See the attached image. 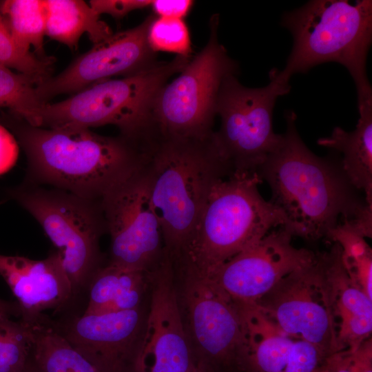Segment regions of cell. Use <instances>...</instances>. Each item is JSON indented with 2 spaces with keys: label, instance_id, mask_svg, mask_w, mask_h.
I'll use <instances>...</instances> for the list:
<instances>
[{
  "label": "cell",
  "instance_id": "obj_22",
  "mask_svg": "<svg viewBox=\"0 0 372 372\" xmlns=\"http://www.w3.org/2000/svg\"><path fill=\"white\" fill-rule=\"evenodd\" d=\"M46 315L30 324L31 354L43 372H101L78 352L50 324Z\"/></svg>",
  "mask_w": 372,
  "mask_h": 372
},
{
  "label": "cell",
  "instance_id": "obj_18",
  "mask_svg": "<svg viewBox=\"0 0 372 372\" xmlns=\"http://www.w3.org/2000/svg\"><path fill=\"white\" fill-rule=\"evenodd\" d=\"M236 304L247 344L245 372L318 371L325 358L316 347L285 332L255 304Z\"/></svg>",
  "mask_w": 372,
  "mask_h": 372
},
{
  "label": "cell",
  "instance_id": "obj_12",
  "mask_svg": "<svg viewBox=\"0 0 372 372\" xmlns=\"http://www.w3.org/2000/svg\"><path fill=\"white\" fill-rule=\"evenodd\" d=\"M254 304L285 332L313 344L325 359L337 352L328 286L317 256Z\"/></svg>",
  "mask_w": 372,
  "mask_h": 372
},
{
  "label": "cell",
  "instance_id": "obj_13",
  "mask_svg": "<svg viewBox=\"0 0 372 372\" xmlns=\"http://www.w3.org/2000/svg\"><path fill=\"white\" fill-rule=\"evenodd\" d=\"M176 280L167 254L149 273V311L133 372H204L187 334Z\"/></svg>",
  "mask_w": 372,
  "mask_h": 372
},
{
  "label": "cell",
  "instance_id": "obj_19",
  "mask_svg": "<svg viewBox=\"0 0 372 372\" xmlns=\"http://www.w3.org/2000/svg\"><path fill=\"white\" fill-rule=\"evenodd\" d=\"M316 256L328 286L337 352L355 349L371 337L372 299L350 278L342 265L341 249L337 242Z\"/></svg>",
  "mask_w": 372,
  "mask_h": 372
},
{
  "label": "cell",
  "instance_id": "obj_35",
  "mask_svg": "<svg viewBox=\"0 0 372 372\" xmlns=\"http://www.w3.org/2000/svg\"><path fill=\"white\" fill-rule=\"evenodd\" d=\"M0 316L21 318V311L17 302L3 300L0 298Z\"/></svg>",
  "mask_w": 372,
  "mask_h": 372
},
{
  "label": "cell",
  "instance_id": "obj_36",
  "mask_svg": "<svg viewBox=\"0 0 372 372\" xmlns=\"http://www.w3.org/2000/svg\"><path fill=\"white\" fill-rule=\"evenodd\" d=\"M23 372H43L30 354Z\"/></svg>",
  "mask_w": 372,
  "mask_h": 372
},
{
  "label": "cell",
  "instance_id": "obj_26",
  "mask_svg": "<svg viewBox=\"0 0 372 372\" xmlns=\"http://www.w3.org/2000/svg\"><path fill=\"white\" fill-rule=\"evenodd\" d=\"M43 81L0 65V107H7L12 115L25 119L42 105L36 98L35 87Z\"/></svg>",
  "mask_w": 372,
  "mask_h": 372
},
{
  "label": "cell",
  "instance_id": "obj_5",
  "mask_svg": "<svg viewBox=\"0 0 372 372\" xmlns=\"http://www.w3.org/2000/svg\"><path fill=\"white\" fill-rule=\"evenodd\" d=\"M261 182L255 174L231 175L216 184L175 269L207 276L271 229L285 225L283 214L260 195Z\"/></svg>",
  "mask_w": 372,
  "mask_h": 372
},
{
  "label": "cell",
  "instance_id": "obj_31",
  "mask_svg": "<svg viewBox=\"0 0 372 372\" xmlns=\"http://www.w3.org/2000/svg\"><path fill=\"white\" fill-rule=\"evenodd\" d=\"M151 3V0H91L88 3L99 15L121 19L133 10L150 6Z\"/></svg>",
  "mask_w": 372,
  "mask_h": 372
},
{
  "label": "cell",
  "instance_id": "obj_17",
  "mask_svg": "<svg viewBox=\"0 0 372 372\" xmlns=\"http://www.w3.org/2000/svg\"><path fill=\"white\" fill-rule=\"evenodd\" d=\"M0 275L17 299L19 319L28 324L41 320L45 311H63L72 302L71 283L57 251L42 260L0 254Z\"/></svg>",
  "mask_w": 372,
  "mask_h": 372
},
{
  "label": "cell",
  "instance_id": "obj_38",
  "mask_svg": "<svg viewBox=\"0 0 372 372\" xmlns=\"http://www.w3.org/2000/svg\"><path fill=\"white\" fill-rule=\"evenodd\" d=\"M205 372H209V371H205Z\"/></svg>",
  "mask_w": 372,
  "mask_h": 372
},
{
  "label": "cell",
  "instance_id": "obj_33",
  "mask_svg": "<svg viewBox=\"0 0 372 372\" xmlns=\"http://www.w3.org/2000/svg\"><path fill=\"white\" fill-rule=\"evenodd\" d=\"M193 4L190 0H154L150 6L158 17L183 19Z\"/></svg>",
  "mask_w": 372,
  "mask_h": 372
},
{
  "label": "cell",
  "instance_id": "obj_4",
  "mask_svg": "<svg viewBox=\"0 0 372 372\" xmlns=\"http://www.w3.org/2000/svg\"><path fill=\"white\" fill-rule=\"evenodd\" d=\"M280 23L293 38L285 68L276 69L281 81L289 83L293 74L335 62L352 76L358 99L372 96L366 70L372 43L371 0H311L284 13Z\"/></svg>",
  "mask_w": 372,
  "mask_h": 372
},
{
  "label": "cell",
  "instance_id": "obj_34",
  "mask_svg": "<svg viewBox=\"0 0 372 372\" xmlns=\"http://www.w3.org/2000/svg\"><path fill=\"white\" fill-rule=\"evenodd\" d=\"M350 229L364 238L372 236V205L367 203L352 218L343 220Z\"/></svg>",
  "mask_w": 372,
  "mask_h": 372
},
{
  "label": "cell",
  "instance_id": "obj_25",
  "mask_svg": "<svg viewBox=\"0 0 372 372\" xmlns=\"http://www.w3.org/2000/svg\"><path fill=\"white\" fill-rule=\"evenodd\" d=\"M30 324L0 316V372H23L31 354Z\"/></svg>",
  "mask_w": 372,
  "mask_h": 372
},
{
  "label": "cell",
  "instance_id": "obj_30",
  "mask_svg": "<svg viewBox=\"0 0 372 372\" xmlns=\"http://www.w3.org/2000/svg\"><path fill=\"white\" fill-rule=\"evenodd\" d=\"M323 366L328 372H372V339L355 349H347L327 357Z\"/></svg>",
  "mask_w": 372,
  "mask_h": 372
},
{
  "label": "cell",
  "instance_id": "obj_28",
  "mask_svg": "<svg viewBox=\"0 0 372 372\" xmlns=\"http://www.w3.org/2000/svg\"><path fill=\"white\" fill-rule=\"evenodd\" d=\"M148 42L152 50L192 57L189 29L183 19L155 17L148 30Z\"/></svg>",
  "mask_w": 372,
  "mask_h": 372
},
{
  "label": "cell",
  "instance_id": "obj_3",
  "mask_svg": "<svg viewBox=\"0 0 372 372\" xmlns=\"http://www.w3.org/2000/svg\"><path fill=\"white\" fill-rule=\"evenodd\" d=\"M213 133L198 138L154 130L147 141L145 169L150 197L174 265L186 248L212 189L231 175Z\"/></svg>",
  "mask_w": 372,
  "mask_h": 372
},
{
  "label": "cell",
  "instance_id": "obj_21",
  "mask_svg": "<svg viewBox=\"0 0 372 372\" xmlns=\"http://www.w3.org/2000/svg\"><path fill=\"white\" fill-rule=\"evenodd\" d=\"M45 36L76 49L82 35L87 33L93 44L113 33L110 26L88 3L81 0H45Z\"/></svg>",
  "mask_w": 372,
  "mask_h": 372
},
{
  "label": "cell",
  "instance_id": "obj_9",
  "mask_svg": "<svg viewBox=\"0 0 372 372\" xmlns=\"http://www.w3.org/2000/svg\"><path fill=\"white\" fill-rule=\"evenodd\" d=\"M236 74L227 75L220 85L216 107L220 127L213 138L231 175H251L258 173L280 142L282 134L273 129V112L278 98L288 94L291 86L278 78L276 68L261 87L242 85Z\"/></svg>",
  "mask_w": 372,
  "mask_h": 372
},
{
  "label": "cell",
  "instance_id": "obj_1",
  "mask_svg": "<svg viewBox=\"0 0 372 372\" xmlns=\"http://www.w3.org/2000/svg\"><path fill=\"white\" fill-rule=\"evenodd\" d=\"M5 120L26 156L25 183L101 201L148 158L143 139L103 136L87 128L39 127L11 114Z\"/></svg>",
  "mask_w": 372,
  "mask_h": 372
},
{
  "label": "cell",
  "instance_id": "obj_10",
  "mask_svg": "<svg viewBox=\"0 0 372 372\" xmlns=\"http://www.w3.org/2000/svg\"><path fill=\"white\" fill-rule=\"evenodd\" d=\"M185 329L199 366L209 372H245L247 344L237 304L207 277L176 271Z\"/></svg>",
  "mask_w": 372,
  "mask_h": 372
},
{
  "label": "cell",
  "instance_id": "obj_8",
  "mask_svg": "<svg viewBox=\"0 0 372 372\" xmlns=\"http://www.w3.org/2000/svg\"><path fill=\"white\" fill-rule=\"evenodd\" d=\"M219 15L209 22V40L180 74L163 85L151 107V121L158 133L180 137L207 138L214 132L218 92L223 79L237 74L238 63L218 41Z\"/></svg>",
  "mask_w": 372,
  "mask_h": 372
},
{
  "label": "cell",
  "instance_id": "obj_16",
  "mask_svg": "<svg viewBox=\"0 0 372 372\" xmlns=\"http://www.w3.org/2000/svg\"><path fill=\"white\" fill-rule=\"evenodd\" d=\"M52 326L101 372H133L146 317L141 307L101 313H66Z\"/></svg>",
  "mask_w": 372,
  "mask_h": 372
},
{
  "label": "cell",
  "instance_id": "obj_14",
  "mask_svg": "<svg viewBox=\"0 0 372 372\" xmlns=\"http://www.w3.org/2000/svg\"><path fill=\"white\" fill-rule=\"evenodd\" d=\"M155 17L150 14L138 25L94 44L59 74L39 83L35 87L37 101L44 104L57 95L76 94L112 76H129L155 65L156 52L147 38Z\"/></svg>",
  "mask_w": 372,
  "mask_h": 372
},
{
  "label": "cell",
  "instance_id": "obj_24",
  "mask_svg": "<svg viewBox=\"0 0 372 372\" xmlns=\"http://www.w3.org/2000/svg\"><path fill=\"white\" fill-rule=\"evenodd\" d=\"M327 238L340 245L342 262L350 278L372 299V250L365 238L344 222L338 224Z\"/></svg>",
  "mask_w": 372,
  "mask_h": 372
},
{
  "label": "cell",
  "instance_id": "obj_20",
  "mask_svg": "<svg viewBox=\"0 0 372 372\" xmlns=\"http://www.w3.org/2000/svg\"><path fill=\"white\" fill-rule=\"evenodd\" d=\"M359 118L355 129L335 127L319 145L342 154L341 169L349 184L364 192L365 203L372 205V96L358 99Z\"/></svg>",
  "mask_w": 372,
  "mask_h": 372
},
{
  "label": "cell",
  "instance_id": "obj_37",
  "mask_svg": "<svg viewBox=\"0 0 372 372\" xmlns=\"http://www.w3.org/2000/svg\"><path fill=\"white\" fill-rule=\"evenodd\" d=\"M318 372H328L327 370L322 366L320 367V369L318 370Z\"/></svg>",
  "mask_w": 372,
  "mask_h": 372
},
{
  "label": "cell",
  "instance_id": "obj_15",
  "mask_svg": "<svg viewBox=\"0 0 372 372\" xmlns=\"http://www.w3.org/2000/svg\"><path fill=\"white\" fill-rule=\"evenodd\" d=\"M284 227L272 230L206 276L234 302L254 304L291 272L312 263L316 253L292 245Z\"/></svg>",
  "mask_w": 372,
  "mask_h": 372
},
{
  "label": "cell",
  "instance_id": "obj_27",
  "mask_svg": "<svg viewBox=\"0 0 372 372\" xmlns=\"http://www.w3.org/2000/svg\"><path fill=\"white\" fill-rule=\"evenodd\" d=\"M54 62L52 56L41 58L33 52L19 48L12 37L7 23L0 13V65L44 81L52 76Z\"/></svg>",
  "mask_w": 372,
  "mask_h": 372
},
{
  "label": "cell",
  "instance_id": "obj_6",
  "mask_svg": "<svg viewBox=\"0 0 372 372\" xmlns=\"http://www.w3.org/2000/svg\"><path fill=\"white\" fill-rule=\"evenodd\" d=\"M191 59L176 55L136 74L95 83L65 100L39 105L25 121L43 128L113 125L120 134L142 139L152 127L151 107L155 96Z\"/></svg>",
  "mask_w": 372,
  "mask_h": 372
},
{
  "label": "cell",
  "instance_id": "obj_32",
  "mask_svg": "<svg viewBox=\"0 0 372 372\" xmlns=\"http://www.w3.org/2000/svg\"><path fill=\"white\" fill-rule=\"evenodd\" d=\"M19 156V143L6 127L0 124V175L9 171Z\"/></svg>",
  "mask_w": 372,
  "mask_h": 372
},
{
  "label": "cell",
  "instance_id": "obj_23",
  "mask_svg": "<svg viewBox=\"0 0 372 372\" xmlns=\"http://www.w3.org/2000/svg\"><path fill=\"white\" fill-rule=\"evenodd\" d=\"M0 13L5 19L15 43L22 50L41 58L45 36V9L43 0L0 1Z\"/></svg>",
  "mask_w": 372,
  "mask_h": 372
},
{
  "label": "cell",
  "instance_id": "obj_11",
  "mask_svg": "<svg viewBox=\"0 0 372 372\" xmlns=\"http://www.w3.org/2000/svg\"><path fill=\"white\" fill-rule=\"evenodd\" d=\"M145 165L113 187L101 204L110 236L109 263L149 271L167 253L151 200Z\"/></svg>",
  "mask_w": 372,
  "mask_h": 372
},
{
  "label": "cell",
  "instance_id": "obj_29",
  "mask_svg": "<svg viewBox=\"0 0 372 372\" xmlns=\"http://www.w3.org/2000/svg\"><path fill=\"white\" fill-rule=\"evenodd\" d=\"M123 267L107 263L91 280L86 295L87 303L83 313H101L119 293Z\"/></svg>",
  "mask_w": 372,
  "mask_h": 372
},
{
  "label": "cell",
  "instance_id": "obj_2",
  "mask_svg": "<svg viewBox=\"0 0 372 372\" xmlns=\"http://www.w3.org/2000/svg\"><path fill=\"white\" fill-rule=\"evenodd\" d=\"M286 131L277 147L258 171L271 191L269 200L284 215L292 236L309 240L327 237L338 223L349 220L365 205L341 167L314 154L300 138L297 116L285 112Z\"/></svg>",
  "mask_w": 372,
  "mask_h": 372
},
{
  "label": "cell",
  "instance_id": "obj_7",
  "mask_svg": "<svg viewBox=\"0 0 372 372\" xmlns=\"http://www.w3.org/2000/svg\"><path fill=\"white\" fill-rule=\"evenodd\" d=\"M8 196L34 217L57 249L71 283L72 302L86 294L104 265L99 241L107 227L101 201L25 183L10 189Z\"/></svg>",
  "mask_w": 372,
  "mask_h": 372
}]
</instances>
